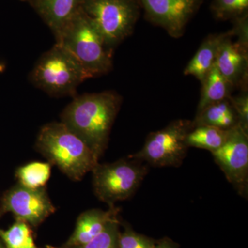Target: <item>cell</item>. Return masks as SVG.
<instances>
[{
	"label": "cell",
	"mask_w": 248,
	"mask_h": 248,
	"mask_svg": "<svg viewBox=\"0 0 248 248\" xmlns=\"http://www.w3.org/2000/svg\"><path fill=\"white\" fill-rule=\"evenodd\" d=\"M55 210L45 188H28L19 184L5 194L1 211L13 213L17 221L36 227Z\"/></svg>",
	"instance_id": "obj_9"
},
{
	"label": "cell",
	"mask_w": 248,
	"mask_h": 248,
	"mask_svg": "<svg viewBox=\"0 0 248 248\" xmlns=\"http://www.w3.org/2000/svg\"><path fill=\"white\" fill-rule=\"evenodd\" d=\"M155 241L143 235L138 234L130 228H126L119 234L118 248H153Z\"/></svg>",
	"instance_id": "obj_22"
},
{
	"label": "cell",
	"mask_w": 248,
	"mask_h": 248,
	"mask_svg": "<svg viewBox=\"0 0 248 248\" xmlns=\"http://www.w3.org/2000/svg\"><path fill=\"white\" fill-rule=\"evenodd\" d=\"M229 99L237 116L239 125L248 133V94L244 93L236 97H229Z\"/></svg>",
	"instance_id": "obj_23"
},
{
	"label": "cell",
	"mask_w": 248,
	"mask_h": 248,
	"mask_svg": "<svg viewBox=\"0 0 248 248\" xmlns=\"http://www.w3.org/2000/svg\"><path fill=\"white\" fill-rule=\"evenodd\" d=\"M215 162L238 193L247 197L248 133L239 124L228 131L224 144L211 153Z\"/></svg>",
	"instance_id": "obj_8"
},
{
	"label": "cell",
	"mask_w": 248,
	"mask_h": 248,
	"mask_svg": "<svg viewBox=\"0 0 248 248\" xmlns=\"http://www.w3.org/2000/svg\"><path fill=\"white\" fill-rule=\"evenodd\" d=\"M153 24L163 28L171 37L179 38L195 16L203 0H139Z\"/></svg>",
	"instance_id": "obj_10"
},
{
	"label": "cell",
	"mask_w": 248,
	"mask_h": 248,
	"mask_svg": "<svg viewBox=\"0 0 248 248\" xmlns=\"http://www.w3.org/2000/svg\"><path fill=\"white\" fill-rule=\"evenodd\" d=\"M36 148L72 180L80 181L99 163L89 146L62 122L41 128Z\"/></svg>",
	"instance_id": "obj_2"
},
{
	"label": "cell",
	"mask_w": 248,
	"mask_h": 248,
	"mask_svg": "<svg viewBox=\"0 0 248 248\" xmlns=\"http://www.w3.org/2000/svg\"><path fill=\"white\" fill-rule=\"evenodd\" d=\"M84 0H37L34 6L54 35L62 30L81 9Z\"/></svg>",
	"instance_id": "obj_13"
},
{
	"label": "cell",
	"mask_w": 248,
	"mask_h": 248,
	"mask_svg": "<svg viewBox=\"0 0 248 248\" xmlns=\"http://www.w3.org/2000/svg\"><path fill=\"white\" fill-rule=\"evenodd\" d=\"M228 130L202 125L195 127L187 133L186 142L187 147L207 150L210 153L221 148L228 138Z\"/></svg>",
	"instance_id": "obj_17"
},
{
	"label": "cell",
	"mask_w": 248,
	"mask_h": 248,
	"mask_svg": "<svg viewBox=\"0 0 248 248\" xmlns=\"http://www.w3.org/2000/svg\"><path fill=\"white\" fill-rule=\"evenodd\" d=\"M118 211L114 206H110L107 211L100 209L85 211L80 215L76 229L65 246L71 248L87 244L100 234L111 220L117 217Z\"/></svg>",
	"instance_id": "obj_12"
},
{
	"label": "cell",
	"mask_w": 248,
	"mask_h": 248,
	"mask_svg": "<svg viewBox=\"0 0 248 248\" xmlns=\"http://www.w3.org/2000/svg\"><path fill=\"white\" fill-rule=\"evenodd\" d=\"M140 7L139 0H84L81 9L112 51L133 32Z\"/></svg>",
	"instance_id": "obj_5"
},
{
	"label": "cell",
	"mask_w": 248,
	"mask_h": 248,
	"mask_svg": "<svg viewBox=\"0 0 248 248\" xmlns=\"http://www.w3.org/2000/svg\"><path fill=\"white\" fill-rule=\"evenodd\" d=\"M148 172V164L130 158L108 164L98 163L92 170L94 194L99 200L114 206L116 202L134 195Z\"/></svg>",
	"instance_id": "obj_6"
},
{
	"label": "cell",
	"mask_w": 248,
	"mask_h": 248,
	"mask_svg": "<svg viewBox=\"0 0 248 248\" xmlns=\"http://www.w3.org/2000/svg\"><path fill=\"white\" fill-rule=\"evenodd\" d=\"M0 239L7 248H38L28 223L17 221L9 229H0Z\"/></svg>",
	"instance_id": "obj_19"
},
{
	"label": "cell",
	"mask_w": 248,
	"mask_h": 248,
	"mask_svg": "<svg viewBox=\"0 0 248 248\" xmlns=\"http://www.w3.org/2000/svg\"><path fill=\"white\" fill-rule=\"evenodd\" d=\"M121 104L122 97L113 91L82 94L65 108L61 122L83 140L99 160L107 148Z\"/></svg>",
	"instance_id": "obj_1"
},
{
	"label": "cell",
	"mask_w": 248,
	"mask_h": 248,
	"mask_svg": "<svg viewBox=\"0 0 248 248\" xmlns=\"http://www.w3.org/2000/svg\"><path fill=\"white\" fill-rule=\"evenodd\" d=\"M192 128L210 125L228 130L239 124L238 117L229 99L211 104L197 114Z\"/></svg>",
	"instance_id": "obj_15"
},
{
	"label": "cell",
	"mask_w": 248,
	"mask_h": 248,
	"mask_svg": "<svg viewBox=\"0 0 248 248\" xmlns=\"http://www.w3.org/2000/svg\"><path fill=\"white\" fill-rule=\"evenodd\" d=\"M91 77L76 59L60 45L41 57L31 71V82L55 97L73 95Z\"/></svg>",
	"instance_id": "obj_4"
},
{
	"label": "cell",
	"mask_w": 248,
	"mask_h": 248,
	"mask_svg": "<svg viewBox=\"0 0 248 248\" xmlns=\"http://www.w3.org/2000/svg\"><path fill=\"white\" fill-rule=\"evenodd\" d=\"M192 128L190 121H174L166 128L150 134L143 148L128 158L154 167L180 166L188 149L186 136Z\"/></svg>",
	"instance_id": "obj_7"
},
{
	"label": "cell",
	"mask_w": 248,
	"mask_h": 248,
	"mask_svg": "<svg viewBox=\"0 0 248 248\" xmlns=\"http://www.w3.org/2000/svg\"><path fill=\"white\" fill-rule=\"evenodd\" d=\"M119 221L116 217L104 231L87 244L66 248H118Z\"/></svg>",
	"instance_id": "obj_21"
},
{
	"label": "cell",
	"mask_w": 248,
	"mask_h": 248,
	"mask_svg": "<svg viewBox=\"0 0 248 248\" xmlns=\"http://www.w3.org/2000/svg\"><path fill=\"white\" fill-rule=\"evenodd\" d=\"M55 36L57 45L71 54L91 78L112 69V51L82 9Z\"/></svg>",
	"instance_id": "obj_3"
},
{
	"label": "cell",
	"mask_w": 248,
	"mask_h": 248,
	"mask_svg": "<svg viewBox=\"0 0 248 248\" xmlns=\"http://www.w3.org/2000/svg\"><path fill=\"white\" fill-rule=\"evenodd\" d=\"M153 248H178L177 245L169 239H164L155 244Z\"/></svg>",
	"instance_id": "obj_24"
},
{
	"label": "cell",
	"mask_w": 248,
	"mask_h": 248,
	"mask_svg": "<svg viewBox=\"0 0 248 248\" xmlns=\"http://www.w3.org/2000/svg\"><path fill=\"white\" fill-rule=\"evenodd\" d=\"M228 35L221 42L215 66L225 79L234 86L246 78L247 73V46L232 42Z\"/></svg>",
	"instance_id": "obj_11"
},
{
	"label": "cell",
	"mask_w": 248,
	"mask_h": 248,
	"mask_svg": "<svg viewBox=\"0 0 248 248\" xmlns=\"http://www.w3.org/2000/svg\"><path fill=\"white\" fill-rule=\"evenodd\" d=\"M29 1H31V4H33L34 2H35L37 0H29Z\"/></svg>",
	"instance_id": "obj_26"
},
{
	"label": "cell",
	"mask_w": 248,
	"mask_h": 248,
	"mask_svg": "<svg viewBox=\"0 0 248 248\" xmlns=\"http://www.w3.org/2000/svg\"><path fill=\"white\" fill-rule=\"evenodd\" d=\"M231 34H234L232 30L226 33L208 36L186 66L184 74L194 76L200 80L201 83L203 82L205 77L215 66L221 42Z\"/></svg>",
	"instance_id": "obj_14"
},
{
	"label": "cell",
	"mask_w": 248,
	"mask_h": 248,
	"mask_svg": "<svg viewBox=\"0 0 248 248\" xmlns=\"http://www.w3.org/2000/svg\"><path fill=\"white\" fill-rule=\"evenodd\" d=\"M51 164L45 162H32L19 168L16 172L19 184L31 189L45 188L50 179Z\"/></svg>",
	"instance_id": "obj_18"
},
{
	"label": "cell",
	"mask_w": 248,
	"mask_h": 248,
	"mask_svg": "<svg viewBox=\"0 0 248 248\" xmlns=\"http://www.w3.org/2000/svg\"><path fill=\"white\" fill-rule=\"evenodd\" d=\"M203 85L197 113L208 106L229 99L232 86L214 66L202 83Z\"/></svg>",
	"instance_id": "obj_16"
},
{
	"label": "cell",
	"mask_w": 248,
	"mask_h": 248,
	"mask_svg": "<svg viewBox=\"0 0 248 248\" xmlns=\"http://www.w3.org/2000/svg\"><path fill=\"white\" fill-rule=\"evenodd\" d=\"M210 8L217 19H234L247 14L248 0H213Z\"/></svg>",
	"instance_id": "obj_20"
},
{
	"label": "cell",
	"mask_w": 248,
	"mask_h": 248,
	"mask_svg": "<svg viewBox=\"0 0 248 248\" xmlns=\"http://www.w3.org/2000/svg\"><path fill=\"white\" fill-rule=\"evenodd\" d=\"M0 248H7L6 247V246L4 244V243L1 241V240L0 239Z\"/></svg>",
	"instance_id": "obj_25"
}]
</instances>
